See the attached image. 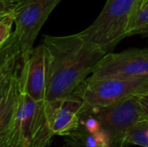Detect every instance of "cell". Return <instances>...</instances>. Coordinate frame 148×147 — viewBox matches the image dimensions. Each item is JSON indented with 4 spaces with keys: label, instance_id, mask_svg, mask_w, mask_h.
<instances>
[{
    "label": "cell",
    "instance_id": "8992f818",
    "mask_svg": "<svg viewBox=\"0 0 148 147\" xmlns=\"http://www.w3.org/2000/svg\"><path fill=\"white\" fill-rule=\"evenodd\" d=\"M62 0H34L15 16V36L24 62L34 49L35 40L49 14Z\"/></svg>",
    "mask_w": 148,
    "mask_h": 147
},
{
    "label": "cell",
    "instance_id": "e0dca14e",
    "mask_svg": "<svg viewBox=\"0 0 148 147\" xmlns=\"http://www.w3.org/2000/svg\"><path fill=\"white\" fill-rule=\"evenodd\" d=\"M135 35H142L144 36H148V25L142 28V29H139L135 33Z\"/></svg>",
    "mask_w": 148,
    "mask_h": 147
},
{
    "label": "cell",
    "instance_id": "30bf717a",
    "mask_svg": "<svg viewBox=\"0 0 148 147\" xmlns=\"http://www.w3.org/2000/svg\"><path fill=\"white\" fill-rule=\"evenodd\" d=\"M54 135L47 122L43 101L41 103L40 110L33 127L29 147H49Z\"/></svg>",
    "mask_w": 148,
    "mask_h": 147
},
{
    "label": "cell",
    "instance_id": "5bb4252c",
    "mask_svg": "<svg viewBox=\"0 0 148 147\" xmlns=\"http://www.w3.org/2000/svg\"><path fill=\"white\" fill-rule=\"evenodd\" d=\"M135 96L137 97L139 102L140 103L148 119V94L147 93H144V94H135Z\"/></svg>",
    "mask_w": 148,
    "mask_h": 147
},
{
    "label": "cell",
    "instance_id": "6da1fadb",
    "mask_svg": "<svg viewBox=\"0 0 148 147\" xmlns=\"http://www.w3.org/2000/svg\"><path fill=\"white\" fill-rule=\"evenodd\" d=\"M42 43L49 62L45 101L72 95L106 55L80 33L44 36Z\"/></svg>",
    "mask_w": 148,
    "mask_h": 147
},
{
    "label": "cell",
    "instance_id": "ba28073f",
    "mask_svg": "<svg viewBox=\"0 0 148 147\" xmlns=\"http://www.w3.org/2000/svg\"><path fill=\"white\" fill-rule=\"evenodd\" d=\"M48 66V55L43 43L34 48L23 64L20 74L22 92L37 102L45 100Z\"/></svg>",
    "mask_w": 148,
    "mask_h": 147
},
{
    "label": "cell",
    "instance_id": "ac0fdd59",
    "mask_svg": "<svg viewBox=\"0 0 148 147\" xmlns=\"http://www.w3.org/2000/svg\"><path fill=\"white\" fill-rule=\"evenodd\" d=\"M64 141H65V144H64L63 147H86L84 146H81V145L73 143V142L69 141V140H65V139H64Z\"/></svg>",
    "mask_w": 148,
    "mask_h": 147
},
{
    "label": "cell",
    "instance_id": "8fae6325",
    "mask_svg": "<svg viewBox=\"0 0 148 147\" xmlns=\"http://www.w3.org/2000/svg\"><path fill=\"white\" fill-rule=\"evenodd\" d=\"M34 0H0V15L13 16Z\"/></svg>",
    "mask_w": 148,
    "mask_h": 147
},
{
    "label": "cell",
    "instance_id": "5b68a950",
    "mask_svg": "<svg viewBox=\"0 0 148 147\" xmlns=\"http://www.w3.org/2000/svg\"><path fill=\"white\" fill-rule=\"evenodd\" d=\"M148 76L147 49H129L106 54L96 64L92 78H140Z\"/></svg>",
    "mask_w": 148,
    "mask_h": 147
},
{
    "label": "cell",
    "instance_id": "7a4b0ae2",
    "mask_svg": "<svg viewBox=\"0 0 148 147\" xmlns=\"http://www.w3.org/2000/svg\"><path fill=\"white\" fill-rule=\"evenodd\" d=\"M137 0H108L97 18L79 32L108 54L128 36Z\"/></svg>",
    "mask_w": 148,
    "mask_h": 147
},
{
    "label": "cell",
    "instance_id": "9c48e42d",
    "mask_svg": "<svg viewBox=\"0 0 148 147\" xmlns=\"http://www.w3.org/2000/svg\"><path fill=\"white\" fill-rule=\"evenodd\" d=\"M64 139L86 147H112L109 135L102 128L95 133H90L80 126L77 130L64 136Z\"/></svg>",
    "mask_w": 148,
    "mask_h": 147
},
{
    "label": "cell",
    "instance_id": "9a60e30c",
    "mask_svg": "<svg viewBox=\"0 0 148 147\" xmlns=\"http://www.w3.org/2000/svg\"><path fill=\"white\" fill-rule=\"evenodd\" d=\"M147 5L148 0H137L136 7H135V14H136L139 10H142L143 8H145V7L147 6ZM135 14H134V16H135Z\"/></svg>",
    "mask_w": 148,
    "mask_h": 147
},
{
    "label": "cell",
    "instance_id": "52a82bcc",
    "mask_svg": "<svg viewBox=\"0 0 148 147\" xmlns=\"http://www.w3.org/2000/svg\"><path fill=\"white\" fill-rule=\"evenodd\" d=\"M44 104L47 122L55 135L64 137L80 127L83 102L76 95L44 101Z\"/></svg>",
    "mask_w": 148,
    "mask_h": 147
},
{
    "label": "cell",
    "instance_id": "7c38bea8",
    "mask_svg": "<svg viewBox=\"0 0 148 147\" xmlns=\"http://www.w3.org/2000/svg\"><path fill=\"white\" fill-rule=\"evenodd\" d=\"M13 23H15V17L12 15H0V46L14 34Z\"/></svg>",
    "mask_w": 148,
    "mask_h": 147
},
{
    "label": "cell",
    "instance_id": "2e32d148",
    "mask_svg": "<svg viewBox=\"0 0 148 147\" xmlns=\"http://www.w3.org/2000/svg\"><path fill=\"white\" fill-rule=\"evenodd\" d=\"M30 139H24L20 143L16 145L14 147H29V146H30Z\"/></svg>",
    "mask_w": 148,
    "mask_h": 147
},
{
    "label": "cell",
    "instance_id": "4fadbf2b",
    "mask_svg": "<svg viewBox=\"0 0 148 147\" xmlns=\"http://www.w3.org/2000/svg\"><path fill=\"white\" fill-rule=\"evenodd\" d=\"M148 25V5L146 6L145 8H143L142 10H139L134 19L133 22L131 23L130 26V29H129V33H128V36H135V33L146 27Z\"/></svg>",
    "mask_w": 148,
    "mask_h": 147
},
{
    "label": "cell",
    "instance_id": "d6986e66",
    "mask_svg": "<svg viewBox=\"0 0 148 147\" xmlns=\"http://www.w3.org/2000/svg\"><path fill=\"white\" fill-rule=\"evenodd\" d=\"M147 94H148V92H147Z\"/></svg>",
    "mask_w": 148,
    "mask_h": 147
},
{
    "label": "cell",
    "instance_id": "3957f363",
    "mask_svg": "<svg viewBox=\"0 0 148 147\" xmlns=\"http://www.w3.org/2000/svg\"><path fill=\"white\" fill-rule=\"evenodd\" d=\"M148 92V76L140 78L86 79L74 92L83 102L81 113L91 107L108 106L132 95Z\"/></svg>",
    "mask_w": 148,
    "mask_h": 147
},
{
    "label": "cell",
    "instance_id": "277c9868",
    "mask_svg": "<svg viewBox=\"0 0 148 147\" xmlns=\"http://www.w3.org/2000/svg\"><path fill=\"white\" fill-rule=\"evenodd\" d=\"M94 116L101 123V128L109 135L112 147H127L123 139L126 133L135 125L148 122V119L135 95L115 103L88 108L81 114Z\"/></svg>",
    "mask_w": 148,
    "mask_h": 147
}]
</instances>
